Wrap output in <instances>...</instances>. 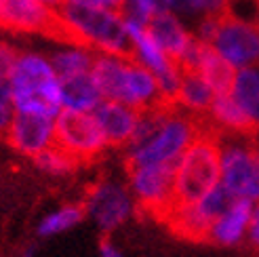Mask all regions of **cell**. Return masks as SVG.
<instances>
[{
  "instance_id": "22",
  "label": "cell",
  "mask_w": 259,
  "mask_h": 257,
  "mask_svg": "<svg viewBox=\"0 0 259 257\" xmlns=\"http://www.w3.org/2000/svg\"><path fill=\"white\" fill-rule=\"evenodd\" d=\"M97 51L82 47V45H66V49H59L51 55V63L57 72L59 78H66V76H74V74H84L91 72L93 68Z\"/></svg>"
},
{
  "instance_id": "9",
  "label": "cell",
  "mask_w": 259,
  "mask_h": 257,
  "mask_svg": "<svg viewBox=\"0 0 259 257\" xmlns=\"http://www.w3.org/2000/svg\"><path fill=\"white\" fill-rule=\"evenodd\" d=\"M126 186L137 204L164 217L175 204V164H128Z\"/></svg>"
},
{
  "instance_id": "18",
  "label": "cell",
  "mask_w": 259,
  "mask_h": 257,
  "mask_svg": "<svg viewBox=\"0 0 259 257\" xmlns=\"http://www.w3.org/2000/svg\"><path fill=\"white\" fill-rule=\"evenodd\" d=\"M215 91L211 84L202 78V74L196 70H184L179 82V91L175 97V106L181 108L184 112L192 114V116H206L211 104H213Z\"/></svg>"
},
{
  "instance_id": "31",
  "label": "cell",
  "mask_w": 259,
  "mask_h": 257,
  "mask_svg": "<svg viewBox=\"0 0 259 257\" xmlns=\"http://www.w3.org/2000/svg\"><path fill=\"white\" fill-rule=\"evenodd\" d=\"M99 257H124V253H122L118 247H116L112 240L106 238V240H103L101 245H99Z\"/></svg>"
},
{
  "instance_id": "10",
  "label": "cell",
  "mask_w": 259,
  "mask_h": 257,
  "mask_svg": "<svg viewBox=\"0 0 259 257\" xmlns=\"http://www.w3.org/2000/svg\"><path fill=\"white\" fill-rule=\"evenodd\" d=\"M211 47L236 70L259 66V23L222 13Z\"/></svg>"
},
{
  "instance_id": "5",
  "label": "cell",
  "mask_w": 259,
  "mask_h": 257,
  "mask_svg": "<svg viewBox=\"0 0 259 257\" xmlns=\"http://www.w3.org/2000/svg\"><path fill=\"white\" fill-rule=\"evenodd\" d=\"M0 30L13 34H40L61 45H78L59 11L38 0H3Z\"/></svg>"
},
{
  "instance_id": "8",
  "label": "cell",
  "mask_w": 259,
  "mask_h": 257,
  "mask_svg": "<svg viewBox=\"0 0 259 257\" xmlns=\"http://www.w3.org/2000/svg\"><path fill=\"white\" fill-rule=\"evenodd\" d=\"M55 144L80 162L97 158L108 148L95 114L76 110H61L55 116Z\"/></svg>"
},
{
  "instance_id": "23",
  "label": "cell",
  "mask_w": 259,
  "mask_h": 257,
  "mask_svg": "<svg viewBox=\"0 0 259 257\" xmlns=\"http://www.w3.org/2000/svg\"><path fill=\"white\" fill-rule=\"evenodd\" d=\"M87 217L84 213V204H63V207L47 213L40 222H38L36 232L40 238H51V236H59L68 230L76 228Z\"/></svg>"
},
{
  "instance_id": "12",
  "label": "cell",
  "mask_w": 259,
  "mask_h": 257,
  "mask_svg": "<svg viewBox=\"0 0 259 257\" xmlns=\"http://www.w3.org/2000/svg\"><path fill=\"white\" fill-rule=\"evenodd\" d=\"M93 114L101 126V133L106 137L108 146L120 148L131 144L137 120H139V110L122 104V101L103 99L93 110Z\"/></svg>"
},
{
  "instance_id": "16",
  "label": "cell",
  "mask_w": 259,
  "mask_h": 257,
  "mask_svg": "<svg viewBox=\"0 0 259 257\" xmlns=\"http://www.w3.org/2000/svg\"><path fill=\"white\" fill-rule=\"evenodd\" d=\"M59 93H61V110L93 112L103 101V95L91 72L59 78Z\"/></svg>"
},
{
  "instance_id": "21",
  "label": "cell",
  "mask_w": 259,
  "mask_h": 257,
  "mask_svg": "<svg viewBox=\"0 0 259 257\" xmlns=\"http://www.w3.org/2000/svg\"><path fill=\"white\" fill-rule=\"evenodd\" d=\"M230 93L259 128V66L236 70V78Z\"/></svg>"
},
{
  "instance_id": "14",
  "label": "cell",
  "mask_w": 259,
  "mask_h": 257,
  "mask_svg": "<svg viewBox=\"0 0 259 257\" xmlns=\"http://www.w3.org/2000/svg\"><path fill=\"white\" fill-rule=\"evenodd\" d=\"M253 207V202L236 198L224 213H219L213 220L206 240L215 242L219 247H238L240 242H247Z\"/></svg>"
},
{
  "instance_id": "1",
  "label": "cell",
  "mask_w": 259,
  "mask_h": 257,
  "mask_svg": "<svg viewBox=\"0 0 259 257\" xmlns=\"http://www.w3.org/2000/svg\"><path fill=\"white\" fill-rule=\"evenodd\" d=\"M57 11L72 28L78 45L93 49L97 53L131 57L133 42L131 36H128L122 13L87 7L80 3H74V0H68Z\"/></svg>"
},
{
  "instance_id": "33",
  "label": "cell",
  "mask_w": 259,
  "mask_h": 257,
  "mask_svg": "<svg viewBox=\"0 0 259 257\" xmlns=\"http://www.w3.org/2000/svg\"><path fill=\"white\" fill-rule=\"evenodd\" d=\"M38 3H42V5H47L51 9H61L63 5L68 3V0H38Z\"/></svg>"
},
{
  "instance_id": "32",
  "label": "cell",
  "mask_w": 259,
  "mask_h": 257,
  "mask_svg": "<svg viewBox=\"0 0 259 257\" xmlns=\"http://www.w3.org/2000/svg\"><path fill=\"white\" fill-rule=\"evenodd\" d=\"M173 9L184 13H198V0H173Z\"/></svg>"
},
{
  "instance_id": "29",
  "label": "cell",
  "mask_w": 259,
  "mask_h": 257,
  "mask_svg": "<svg viewBox=\"0 0 259 257\" xmlns=\"http://www.w3.org/2000/svg\"><path fill=\"white\" fill-rule=\"evenodd\" d=\"M247 242H249L253 249H259V202L253 207L251 224H249V232H247Z\"/></svg>"
},
{
  "instance_id": "28",
  "label": "cell",
  "mask_w": 259,
  "mask_h": 257,
  "mask_svg": "<svg viewBox=\"0 0 259 257\" xmlns=\"http://www.w3.org/2000/svg\"><path fill=\"white\" fill-rule=\"evenodd\" d=\"M230 0H198V13L204 15H222L228 11Z\"/></svg>"
},
{
  "instance_id": "13",
  "label": "cell",
  "mask_w": 259,
  "mask_h": 257,
  "mask_svg": "<svg viewBox=\"0 0 259 257\" xmlns=\"http://www.w3.org/2000/svg\"><path fill=\"white\" fill-rule=\"evenodd\" d=\"M122 104L131 106L139 112L169 104V101L164 99L162 91H160V84L156 80V76H154L148 68L141 66V63H137L133 57L128 59V66H126Z\"/></svg>"
},
{
  "instance_id": "4",
  "label": "cell",
  "mask_w": 259,
  "mask_h": 257,
  "mask_svg": "<svg viewBox=\"0 0 259 257\" xmlns=\"http://www.w3.org/2000/svg\"><path fill=\"white\" fill-rule=\"evenodd\" d=\"M222 182V146L202 128L175 162V204L198 200Z\"/></svg>"
},
{
  "instance_id": "24",
  "label": "cell",
  "mask_w": 259,
  "mask_h": 257,
  "mask_svg": "<svg viewBox=\"0 0 259 257\" xmlns=\"http://www.w3.org/2000/svg\"><path fill=\"white\" fill-rule=\"evenodd\" d=\"M32 160H34V164H36L42 173L55 175V177L70 175V173L76 171V166L80 164L78 158H74L70 152H66L63 148H59L57 144H53L51 148L42 150L40 154H36Z\"/></svg>"
},
{
  "instance_id": "17",
  "label": "cell",
  "mask_w": 259,
  "mask_h": 257,
  "mask_svg": "<svg viewBox=\"0 0 259 257\" xmlns=\"http://www.w3.org/2000/svg\"><path fill=\"white\" fill-rule=\"evenodd\" d=\"M128 59L124 55H112V53H97L91 74L99 87L103 99L122 101L124 93V78H126V66Z\"/></svg>"
},
{
  "instance_id": "2",
  "label": "cell",
  "mask_w": 259,
  "mask_h": 257,
  "mask_svg": "<svg viewBox=\"0 0 259 257\" xmlns=\"http://www.w3.org/2000/svg\"><path fill=\"white\" fill-rule=\"evenodd\" d=\"M200 131L198 116H192L177 106H169L158 126L146 139L126 146L128 164H175Z\"/></svg>"
},
{
  "instance_id": "3",
  "label": "cell",
  "mask_w": 259,
  "mask_h": 257,
  "mask_svg": "<svg viewBox=\"0 0 259 257\" xmlns=\"http://www.w3.org/2000/svg\"><path fill=\"white\" fill-rule=\"evenodd\" d=\"M9 87L17 110L57 116L61 112L59 76L49 57L40 53H19L9 76Z\"/></svg>"
},
{
  "instance_id": "26",
  "label": "cell",
  "mask_w": 259,
  "mask_h": 257,
  "mask_svg": "<svg viewBox=\"0 0 259 257\" xmlns=\"http://www.w3.org/2000/svg\"><path fill=\"white\" fill-rule=\"evenodd\" d=\"M15 114H17V106L15 99H13L9 80H0V139H5Z\"/></svg>"
},
{
  "instance_id": "20",
  "label": "cell",
  "mask_w": 259,
  "mask_h": 257,
  "mask_svg": "<svg viewBox=\"0 0 259 257\" xmlns=\"http://www.w3.org/2000/svg\"><path fill=\"white\" fill-rule=\"evenodd\" d=\"M196 72H200L202 78L211 84L215 95L230 93L232 91V84H234V78H236V68L232 66L230 61H226L211 45L204 47Z\"/></svg>"
},
{
  "instance_id": "19",
  "label": "cell",
  "mask_w": 259,
  "mask_h": 257,
  "mask_svg": "<svg viewBox=\"0 0 259 257\" xmlns=\"http://www.w3.org/2000/svg\"><path fill=\"white\" fill-rule=\"evenodd\" d=\"M206 118H211L219 128L234 135H249L257 131V124L249 118V114L240 108L232 93H219L213 97V104L206 112Z\"/></svg>"
},
{
  "instance_id": "11",
  "label": "cell",
  "mask_w": 259,
  "mask_h": 257,
  "mask_svg": "<svg viewBox=\"0 0 259 257\" xmlns=\"http://www.w3.org/2000/svg\"><path fill=\"white\" fill-rule=\"evenodd\" d=\"M5 139L21 156L34 158L55 144V116L17 110Z\"/></svg>"
},
{
  "instance_id": "25",
  "label": "cell",
  "mask_w": 259,
  "mask_h": 257,
  "mask_svg": "<svg viewBox=\"0 0 259 257\" xmlns=\"http://www.w3.org/2000/svg\"><path fill=\"white\" fill-rule=\"evenodd\" d=\"M234 194L219 182L217 186H213L206 194H202L198 200H194V204H196V209L202 213L204 220H209L213 224V220L219 215V213H224L232 202H234Z\"/></svg>"
},
{
  "instance_id": "15",
  "label": "cell",
  "mask_w": 259,
  "mask_h": 257,
  "mask_svg": "<svg viewBox=\"0 0 259 257\" xmlns=\"http://www.w3.org/2000/svg\"><path fill=\"white\" fill-rule=\"evenodd\" d=\"M146 28L166 53H169L175 61L184 55V51L190 47L194 34H190L184 23L179 21V17L173 11H160L156 15H152L150 21L146 23Z\"/></svg>"
},
{
  "instance_id": "30",
  "label": "cell",
  "mask_w": 259,
  "mask_h": 257,
  "mask_svg": "<svg viewBox=\"0 0 259 257\" xmlns=\"http://www.w3.org/2000/svg\"><path fill=\"white\" fill-rule=\"evenodd\" d=\"M74 3H80L87 7H97V9H110V11H124L126 0H74Z\"/></svg>"
},
{
  "instance_id": "7",
  "label": "cell",
  "mask_w": 259,
  "mask_h": 257,
  "mask_svg": "<svg viewBox=\"0 0 259 257\" xmlns=\"http://www.w3.org/2000/svg\"><path fill=\"white\" fill-rule=\"evenodd\" d=\"M84 213L103 234L116 232L133 217L137 202L128 186H122L112 179L97 182L89 190L84 198Z\"/></svg>"
},
{
  "instance_id": "27",
  "label": "cell",
  "mask_w": 259,
  "mask_h": 257,
  "mask_svg": "<svg viewBox=\"0 0 259 257\" xmlns=\"http://www.w3.org/2000/svg\"><path fill=\"white\" fill-rule=\"evenodd\" d=\"M19 53L21 51L17 47L0 40V80H9V76L19 59Z\"/></svg>"
},
{
  "instance_id": "34",
  "label": "cell",
  "mask_w": 259,
  "mask_h": 257,
  "mask_svg": "<svg viewBox=\"0 0 259 257\" xmlns=\"http://www.w3.org/2000/svg\"><path fill=\"white\" fill-rule=\"evenodd\" d=\"M0 13H3V0H0Z\"/></svg>"
},
{
  "instance_id": "6",
  "label": "cell",
  "mask_w": 259,
  "mask_h": 257,
  "mask_svg": "<svg viewBox=\"0 0 259 257\" xmlns=\"http://www.w3.org/2000/svg\"><path fill=\"white\" fill-rule=\"evenodd\" d=\"M222 146V184L234 198L259 202V148L240 139L219 141Z\"/></svg>"
}]
</instances>
